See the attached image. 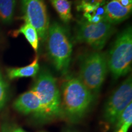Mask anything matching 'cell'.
Instances as JSON below:
<instances>
[{"instance_id":"obj_1","label":"cell","mask_w":132,"mask_h":132,"mask_svg":"<svg viewBox=\"0 0 132 132\" xmlns=\"http://www.w3.org/2000/svg\"><path fill=\"white\" fill-rule=\"evenodd\" d=\"M61 97L64 115L72 120L82 118L95 99L80 79L73 77L63 82Z\"/></svg>"},{"instance_id":"obj_2","label":"cell","mask_w":132,"mask_h":132,"mask_svg":"<svg viewBox=\"0 0 132 132\" xmlns=\"http://www.w3.org/2000/svg\"><path fill=\"white\" fill-rule=\"evenodd\" d=\"M45 40L48 54L56 70L65 75L68 72L72 53V44L67 31L54 21L50 24Z\"/></svg>"},{"instance_id":"obj_3","label":"cell","mask_w":132,"mask_h":132,"mask_svg":"<svg viewBox=\"0 0 132 132\" xmlns=\"http://www.w3.org/2000/svg\"><path fill=\"white\" fill-rule=\"evenodd\" d=\"M32 89L36 92L44 108V119H52L64 115L61 94L56 80L47 69L38 74Z\"/></svg>"},{"instance_id":"obj_4","label":"cell","mask_w":132,"mask_h":132,"mask_svg":"<svg viewBox=\"0 0 132 132\" xmlns=\"http://www.w3.org/2000/svg\"><path fill=\"white\" fill-rule=\"evenodd\" d=\"M106 54L94 51L82 56L78 78L95 98L98 95L108 72Z\"/></svg>"},{"instance_id":"obj_5","label":"cell","mask_w":132,"mask_h":132,"mask_svg":"<svg viewBox=\"0 0 132 132\" xmlns=\"http://www.w3.org/2000/svg\"><path fill=\"white\" fill-rule=\"evenodd\" d=\"M106 57L108 70L114 79L117 80L129 73L132 63L131 26L118 34Z\"/></svg>"},{"instance_id":"obj_6","label":"cell","mask_w":132,"mask_h":132,"mask_svg":"<svg viewBox=\"0 0 132 132\" xmlns=\"http://www.w3.org/2000/svg\"><path fill=\"white\" fill-rule=\"evenodd\" d=\"M114 31V26L106 21L98 23L81 21L76 28L74 39L77 42L87 44L95 51H100Z\"/></svg>"},{"instance_id":"obj_7","label":"cell","mask_w":132,"mask_h":132,"mask_svg":"<svg viewBox=\"0 0 132 132\" xmlns=\"http://www.w3.org/2000/svg\"><path fill=\"white\" fill-rule=\"evenodd\" d=\"M132 80L128 77L111 95L105 104L103 118L109 124H116L120 114L131 103Z\"/></svg>"},{"instance_id":"obj_8","label":"cell","mask_w":132,"mask_h":132,"mask_svg":"<svg viewBox=\"0 0 132 132\" xmlns=\"http://www.w3.org/2000/svg\"><path fill=\"white\" fill-rule=\"evenodd\" d=\"M24 15L23 19L37 31L39 39L45 40L50 26L47 7L44 0H21Z\"/></svg>"},{"instance_id":"obj_9","label":"cell","mask_w":132,"mask_h":132,"mask_svg":"<svg viewBox=\"0 0 132 132\" xmlns=\"http://www.w3.org/2000/svg\"><path fill=\"white\" fill-rule=\"evenodd\" d=\"M14 108L24 114H32L37 118L44 119V108L36 92L31 90L20 95L14 103Z\"/></svg>"},{"instance_id":"obj_10","label":"cell","mask_w":132,"mask_h":132,"mask_svg":"<svg viewBox=\"0 0 132 132\" xmlns=\"http://www.w3.org/2000/svg\"><path fill=\"white\" fill-rule=\"evenodd\" d=\"M105 20L114 25L127 19L131 12V7H124L117 0H111L104 6Z\"/></svg>"},{"instance_id":"obj_11","label":"cell","mask_w":132,"mask_h":132,"mask_svg":"<svg viewBox=\"0 0 132 132\" xmlns=\"http://www.w3.org/2000/svg\"><path fill=\"white\" fill-rule=\"evenodd\" d=\"M40 67L39 64V57L36 56L35 59L29 65L16 68H9L7 69V77L10 80L35 77L39 73Z\"/></svg>"},{"instance_id":"obj_12","label":"cell","mask_w":132,"mask_h":132,"mask_svg":"<svg viewBox=\"0 0 132 132\" xmlns=\"http://www.w3.org/2000/svg\"><path fill=\"white\" fill-rule=\"evenodd\" d=\"M15 34L16 35H19L20 34H23L35 52H38L39 45V34L34 26L30 23L24 21V24H22L18 30L15 31Z\"/></svg>"},{"instance_id":"obj_13","label":"cell","mask_w":132,"mask_h":132,"mask_svg":"<svg viewBox=\"0 0 132 132\" xmlns=\"http://www.w3.org/2000/svg\"><path fill=\"white\" fill-rule=\"evenodd\" d=\"M54 9L63 22L69 23L72 19L71 3L68 0H50Z\"/></svg>"},{"instance_id":"obj_14","label":"cell","mask_w":132,"mask_h":132,"mask_svg":"<svg viewBox=\"0 0 132 132\" xmlns=\"http://www.w3.org/2000/svg\"><path fill=\"white\" fill-rule=\"evenodd\" d=\"M15 0H0V19L5 23H10L14 16Z\"/></svg>"},{"instance_id":"obj_15","label":"cell","mask_w":132,"mask_h":132,"mask_svg":"<svg viewBox=\"0 0 132 132\" xmlns=\"http://www.w3.org/2000/svg\"><path fill=\"white\" fill-rule=\"evenodd\" d=\"M132 124V103H130L126 108L122 112L118 119L116 125L120 128L122 125H126L130 127Z\"/></svg>"},{"instance_id":"obj_16","label":"cell","mask_w":132,"mask_h":132,"mask_svg":"<svg viewBox=\"0 0 132 132\" xmlns=\"http://www.w3.org/2000/svg\"><path fill=\"white\" fill-rule=\"evenodd\" d=\"M7 97V86L0 71V110L4 106Z\"/></svg>"},{"instance_id":"obj_17","label":"cell","mask_w":132,"mask_h":132,"mask_svg":"<svg viewBox=\"0 0 132 132\" xmlns=\"http://www.w3.org/2000/svg\"><path fill=\"white\" fill-rule=\"evenodd\" d=\"M123 6L127 7H132V0H117Z\"/></svg>"},{"instance_id":"obj_18","label":"cell","mask_w":132,"mask_h":132,"mask_svg":"<svg viewBox=\"0 0 132 132\" xmlns=\"http://www.w3.org/2000/svg\"><path fill=\"white\" fill-rule=\"evenodd\" d=\"M86 1H89L94 4H100V5H104L106 3V2L109 0H86Z\"/></svg>"},{"instance_id":"obj_19","label":"cell","mask_w":132,"mask_h":132,"mask_svg":"<svg viewBox=\"0 0 132 132\" xmlns=\"http://www.w3.org/2000/svg\"><path fill=\"white\" fill-rule=\"evenodd\" d=\"M129 127H128L126 125H122L120 128H119V130L116 132H127Z\"/></svg>"},{"instance_id":"obj_20","label":"cell","mask_w":132,"mask_h":132,"mask_svg":"<svg viewBox=\"0 0 132 132\" xmlns=\"http://www.w3.org/2000/svg\"><path fill=\"white\" fill-rule=\"evenodd\" d=\"M12 132H26V131H24V130H23V129H21L20 128H18L14 130H12Z\"/></svg>"},{"instance_id":"obj_21","label":"cell","mask_w":132,"mask_h":132,"mask_svg":"<svg viewBox=\"0 0 132 132\" xmlns=\"http://www.w3.org/2000/svg\"><path fill=\"white\" fill-rule=\"evenodd\" d=\"M12 130H11L9 129L8 127H5L4 128V129L3 130V132H12Z\"/></svg>"}]
</instances>
